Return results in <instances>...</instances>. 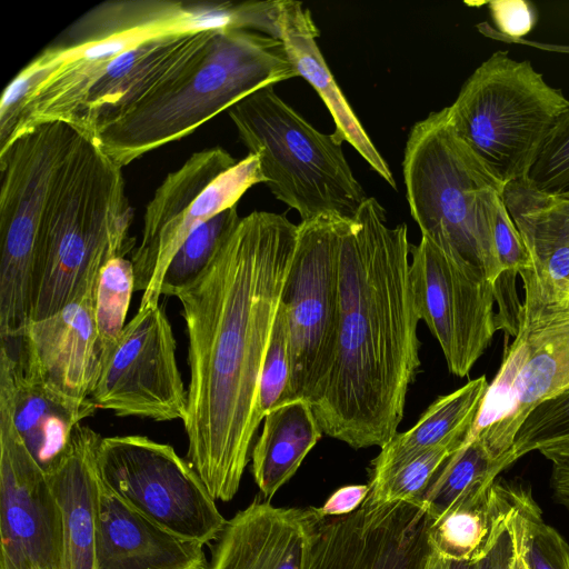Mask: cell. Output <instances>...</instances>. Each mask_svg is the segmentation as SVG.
Returning <instances> with one entry per match:
<instances>
[{"label": "cell", "mask_w": 569, "mask_h": 569, "mask_svg": "<svg viewBox=\"0 0 569 569\" xmlns=\"http://www.w3.org/2000/svg\"><path fill=\"white\" fill-rule=\"evenodd\" d=\"M298 224L253 211L176 297L188 335L187 460L214 500L239 490L263 417L259 385Z\"/></svg>", "instance_id": "cell-1"}, {"label": "cell", "mask_w": 569, "mask_h": 569, "mask_svg": "<svg viewBox=\"0 0 569 569\" xmlns=\"http://www.w3.org/2000/svg\"><path fill=\"white\" fill-rule=\"evenodd\" d=\"M410 250L407 224L388 227L371 197L341 236L336 352L311 407L323 433L353 449L382 448L398 433L420 367Z\"/></svg>", "instance_id": "cell-2"}, {"label": "cell", "mask_w": 569, "mask_h": 569, "mask_svg": "<svg viewBox=\"0 0 569 569\" xmlns=\"http://www.w3.org/2000/svg\"><path fill=\"white\" fill-rule=\"evenodd\" d=\"M119 167L78 130L49 190L36 247L30 320L94 295L103 266L134 250L132 209Z\"/></svg>", "instance_id": "cell-3"}, {"label": "cell", "mask_w": 569, "mask_h": 569, "mask_svg": "<svg viewBox=\"0 0 569 569\" xmlns=\"http://www.w3.org/2000/svg\"><path fill=\"white\" fill-rule=\"evenodd\" d=\"M296 77L298 72L279 39L246 29L218 30L189 74L94 139L123 168L192 133L249 94Z\"/></svg>", "instance_id": "cell-4"}, {"label": "cell", "mask_w": 569, "mask_h": 569, "mask_svg": "<svg viewBox=\"0 0 569 569\" xmlns=\"http://www.w3.org/2000/svg\"><path fill=\"white\" fill-rule=\"evenodd\" d=\"M217 31L162 34L108 60L48 67L26 99L12 138L47 121H64L97 138L189 74Z\"/></svg>", "instance_id": "cell-5"}, {"label": "cell", "mask_w": 569, "mask_h": 569, "mask_svg": "<svg viewBox=\"0 0 569 569\" xmlns=\"http://www.w3.org/2000/svg\"><path fill=\"white\" fill-rule=\"evenodd\" d=\"M402 172L421 236L478 268L493 283L499 270L487 199L506 184L456 134L447 107L412 126Z\"/></svg>", "instance_id": "cell-6"}, {"label": "cell", "mask_w": 569, "mask_h": 569, "mask_svg": "<svg viewBox=\"0 0 569 569\" xmlns=\"http://www.w3.org/2000/svg\"><path fill=\"white\" fill-rule=\"evenodd\" d=\"M519 276L525 296L518 328L467 433L502 470L512 465L510 450L527 416L569 387V280L533 267Z\"/></svg>", "instance_id": "cell-7"}, {"label": "cell", "mask_w": 569, "mask_h": 569, "mask_svg": "<svg viewBox=\"0 0 569 569\" xmlns=\"http://www.w3.org/2000/svg\"><path fill=\"white\" fill-rule=\"evenodd\" d=\"M264 87L229 109L239 138L259 157L272 194L301 220L319 216L351 219L367 199L333 133L310 124L273 90Z\"/></svg>", "instance_id": "cell-8"}, {"label": "cell", "mask_w": 569, "mask_h": 569, "mask_svg": "<svg viewBox=\"0 0 569 569\" xmlns=\"http://www.w3.org/2000/svg\"><path fill=\"white\" fill-rule=\"evenodd\" d=\"M569 108L528 60L498 50L447 107L456 134L505 184L527 179L551 129Z\"/></svg>", "instance_id": "cell-9"}, {"label": "cell", "mask_w": 569, "mask_h": 569, "mask_svg": "<svg viewBox=\"0 0 569 569\" xmlns=\"http://www.w3.org/2000/svg\"><path fill=\"white\" fill-rule=\"evenodd\" d=\"M78 129L38 123L0 148V338L22 336L30 321L38 232L54 172Z\"/></svg>", "instance_id": "cell-10"}, {"label": "cell", "mask_w": 569, "mask_h": 569, "mask_svg": "<svg viewBox=\"0 0 569 569\" xmlns=\"http://www.w3.org/2000/svg\"><path fill=\"white\" fill-rule=\"evenodd\" d=\"M260 182L264 179L257 154L236 160L221 147L192 153L163 179L146 208L142 240L130 259L134 291H142L138 309L159 305L166 270L190 233L237 206Z\"/></svg>", "instance_id": "cell-11"}, {"label": "cell", "mask_w": 569, "mask_h": 569, "mask_svg": "<svg viewBox=\"0 0 569 569\" xmlns=\"http://www.w3.org/2000/svg\"><path fill=\"white\" fill-rule=\"evenodd\" d=\"M348 218L301 220L283 286L291 356L290 400L312 406L329 377L339 328L340 242Z\"/></svg>", "instance_id": "cell-12"}, {"label": "cell", "mask_w": 569, "mask_h": 569, "mask_svg": "<svg viewBox=\"0 0 569 569\" xmlns=\"http://www.w3.org/2000/svg\"><path fill=\"white\" fill-rule=\"evenodd\" d=\"M96 461L101 481L157 525L203 545L221 535L227 520L172 446L140 435L101 437Z\"/></svg>", "instance_id": "cell-13"}, {"label": "cell", "mask_w": 569, "mask_h": 569, "mask_svg": "<svg viewBox=\"0 0 569 569\" xmlns=\"http://www.w3.org/2000/svg\"><path fill=\"white\" fill-rule=\"evenodd\" d=\"M410 256L419 318L439 342L449 371L463 378L497 331L493 286L481 270L426 237L411 246Z\"/></svg>", "instance_id": "cell-14"}, {"label": "cell", "mask_w": 569, "mask_h": 569, "mask_svg": "<svg viewBox=\"0 0 569 569\" xmlns=\"http://www.w3.org/2000/svg\"><path fill=\"white\" fill-rule=\"evenodd\" d=\"M119 417L183 421L187 390L176 358V339L163 307L138 309L103 357L89 396Z\"/></svg>", "instance_id": "cell-15"}, {"label": "cell", "mask_w": 569, "mask_h": 569, "mask_svg": "<svg viewBox=\"0 0 569 569\" xmlns=\"http://www.w3.org/2000/svg\"><path fill=\"white\" fill-rule=\"evenodd\" d=\"M62 516L47 473L0 402V569H59Z\"/></svg>", "instance_id": "cell-16"}, {"label": "cell", "mask_w": 569, "mask_h": 569, "mask_svg": "<svg viewBox=\"0 0 569 569\" xmlns=\"http://www.w3.org/2000/svg\"><path fill=\"white\" fill-rule=\"evenodd\" d=\"M431 521L421 507L403 501H365L350 515L321 518L311 569H427Z\"/></svg>", "instance_id": "cell-17"}, {"label": "cell", "mask_w": 569, "mask_h": 569, "mask_svg": "<svg viewBox=\"0 0 569 569\" xmlns=\"http://www.w3.org/2000/svg\"><path fill=\"white\" fill-rule=\"evenodd\" d=\"M197 2L120 0L102 2L77 19L32 61H103L162 34L197 31Z\"/></svg>", "instance_id": "cell-18"}, {"label": "cell", "mask_w": 569, "mask_h": 569, "mask_svg": "<svg viewBox=\"0 0 569 569\" xmlns=\"http://www.w3.org/2000/svg\"><path fill=\"white\" fill-rule=\"evenodd\" d=\"M320 520L313 507L256 499L227 520L208 569H311Z\"/></svg>", "instance_id": "cell-19"}, {"label": "cell", "mask_w": 569, "mask_h": 569, "mask_svg": "<svg viewBox=\"0 0 569 569\" xmlns=\"http://www.w3.org/2000/svg\"><path fill=\"white\" fill-rule=\"evenodd\" d=\"M0 402L10 409L20 438L46 473L67 452L77 426L97 409L48 389L29 362L21 336L1 339Z\"/></svg>", "instance_id": "cell-20"}, {"label": "cell", "mask_w": 569, "mask_h": 569, "mask_svg": "<svg viewBox=\"0 0 569 569\" xmlns=\"http://www.w3.org/2000/svg\"><path fill=\"white\" fill-rule=\"evenodd\" d=\"M21 337L29 362L48 389L72 403H91L106 352L94 323L93 295L30 320Z\"/></svg>", "instance_id": "cell-21"}, {"label": "cell", "mask_w": 569, "mask_h": 569, "mask_svg": "<svg viewBox=\"0 0 569 569\" xmlns=\"http://www.w3.org/2000/svg\"><path fill=\"white\" fill-rule=\"evenodd\" d=\"M203 546L157 525L100 479L94 522L96 569H208Z\"/></svg>", "instance_id": "cell-22"}, {"label": "cell", "mask_w": 569, "mask_h": 569, "mask_svg": "<svg viewBox=\"0 0 569 569\" xmlns=\"http://www.w3.org/2000/svg\"><path fill=\"white\" fill-rule=\"evenodd\" d=\"M269 36L283 43L298 76L313 87L329 109L336 124V138L341 143L351 144L373 171L397 189L388 163L372 143L326 63L317 43L319 31L309 9L299 1H273Z\"/></svg>", "instance_id": "cell-23"}, {"label": "cell", "mask_w": 569, "mask_h": 569, "mask_svg": "<svg viewBox=\"0 0 569 569\" xmlns=\"http://www.w3.org/2000/svg\"><path fill=\"white\" fill-rule=\"evenodd\" d=\"M101 436L78 425L67 452L47 476L62 516L59 569H96L94 522L99 492L96 451Z\"/></svg>", "instance_id": "cell-24"}, {"label": "cell", "mask_w": 569, "mask_h": 569, "mask_svg": "<svg viewBox=\"0 0 569 569\" xmlns=\"http://www.w3.org/2000/svg\"><path fill=\"white\" fill-rule=\"evenodd\" d=\"M516 485L495 481L463 498L429 527L432 550L448 561L479 562L507 529Z\"/></svg>", "instance_id": "cell-25"}, {"label": "cell", "mask_w": 569, "mask_h": 569, "mask_svg": "<svg viewBox=\"0 0 569 569\" xmlns=\"http://www.w3.org/2000/svg\"><path fill=\"white\" fill-rule=\"evenodd\" d=\"M323 431L306 399L270 410L251 451V472L264 500H270L299 469Z\"/></svg>", "instance_id": "cell-26"}, {"label": "cell", "mask_w": 569, "mask_h": 569, "mask_svg": "<svg viewBox=\"0 0 569 569\" xmlns=\"http://www.w3.org/2000/svg\"><path fill=\"white\" fill-rule=\"evenodd\" d=\"M506 207L532 260V267L569 280V198L535 188L527 179L506 183Z\"/></svg>", "instance_id": "cell-27"}, {"label": "cell", "mask_w": 569, "mask_h": 569, "mask_svg": "<svg viewBox=\"0 0 569 569\" xmlns=\"http://www.w3.org/2000/svg\"><path fill=\"white\" fill-rule=\"evenodd\" d=\"M488 386L486 376H481L435 400L412 428L396 433L380 448L379 455L371 461L370 477L397 468L441 445L465 438L476 420Z\"/></svg>", "instance_id": "cell-28"}, {"label": "cell", "mask_w": 569, "mask_h": 569, "mask_svg": "<svg viewBox=\"0 0 569 569\" xmlns=\"http://www.w3.org/2000/svg\"><path fill=\"white\" fill-rule=\"evenodd\" d=\"M501 471L483 443L466 435L433 477L419 507L436 520L463 498L491 486Z\"/></svg>", "instance_id": "cell-29"}, {"label": "cell", "mask_w": 569, "mask_h": 569, "mask_svg": "<svg viewBox=\"0 0 569 569\" xmlns=\"http://www.w3.org/2000/svg\"><path fill=\"white\" fill-rule=\"evenodd\" d=\"M507 528L528 569H569V543L543 520L530 490L518 485Z\"/></svg>", "instance_id": "cell-30"}, {"label": "cell", "mask_w": 569, "mask_h": 569, "mask_svg": "<svg viewBox=\"0 0 569 569\" xmlns=\"http://www.w3.org/2000/svg\"><path fill=\"white\" fill-rule=\"evenodd\" d=\"M238 204L199 224L181 244L168 266L161 295L176 297L210 263L221 242L240 221Z\"/></svg>", "instance_id": "cell-31"}, {"label": "cell", "mask_w": 569, "mask_h": 569, "mask_svg": "<svg viewBox=\"0 0 569 569\" xmlns=\"http://www.w3.org/2000/svg\"><path fill=\"white\" fill-rule=\"evenodd\" d=\"M462 440H452L397 468L370 477L366 501L376 505L403 501L419 506L433 477Z\"/></svg>", "instance_id": "cell-32"}, {"label": "cell", "mask_w": 569, "mask_h": 569, "mask_svg": "<svg viewBox=\"0 0 569 569\" xmlns=\"http://www.w3.org/2000/svg\"><path fill=\"white\" fill-rule=\"evenodd\" d=\"M133 291L131 260L126 257L109 260L100 271L93 295L94 323L106 352L127 325L126 317Z\"/></svg>", "instance_id": "cell-33"}, {"label": "cell", "mask_w": 569, "mask_h": 569, "mask_svg": "<svg viewBox=\"0 0 569 569\" xmlns=\"http://www.w3.org/2000/svg\"><path fill=\"white\" fill-rule=\"evenodd\" d=\"M291 356L288 320L279 303L266 350L259 385V407L262 417L273 408L290 401Z\"/></svg>", "instance_id": "cell-34"}, {"label": "cell", "mask_w": 569, "mask_h": 569, "mask_svg": "<svg viewBox=\"0 0 569 569\" xmlns=\"http://www.w3.org/2000/svg\"><path fill=\"white\" fill-rule=\"evenodd\" d=\"M569 438V387L540 402L518 429L510 450L511 463L541 447Z\"/></svg>", "instance_id": "cell-35"}, {"label": "cell", "mask_w": 569, "mask_h": 569, "mask_svg": "<svg viewBox=\"0 0 569 569\" xmlns=\"http://www.w3.org/2000/svg\"><path fill=\"white\" fill-rule=\"evenodd\" d=\"M527 180L547 193L569 191V108L551 129Z\"/></svg>", "instance_id": "cell-36"}, {"label": "cell", "mask_w": 569, "mask_h": 569, "mask_svg": "<svg viewBox=\"0 0 569 569\" xmlns=\"http://www.w3.org/2000/svg\"><path fill=\"white\" fill-rule=\"evenodd\" d=\"M487 209L499 274L505 271L519 274L531 268L529 251L506 207L503 189H495L489 193Z\"/></svg>", "instance_id": "cell-37"}, {"label": "cell", "mask_w": 569, "mask_h": 569, "mask_svg": "<svg viewBox=\"0 0 569 569\" xmlns=\"http://www.w3.org/2000/svg\"><path fill=\"white\" fill-rule=\"evenodd\" d=\"M496 28L513 40L528 34L536 26L538 13L526 0H497L488 3Z\"/></svg>", "instance_id": "cell-38"}, {"label": "cell", "mask_w": 569, "mask_h": 569, "mask_svg": "<svg viewBox=\"0 0 569 569\" xmlns=\"http://www.w3.org/2000/svg\"><path fill=\"white\" fill-rule=\"evenodd\" d=\"M518 273L505 271L493 281L495 301L498 312L495 316L496 330H503L507 337H515L521 302L518 299L516 277Z\"/></svg>", "instance_id": "cell-39"}, {"label": "cell", "mask_w": 569, "mask_h": 569, "mask_svg": "<svg viewBox=\"0 0 569 569\" xmlns=\"http://www.w3.org/2000/svg\"><path fill=\"white\" fill-rule=\"evenodd\" d=\"M369 491V485L343 486L332 492L321 507L313 508L321 518L350 515L363 505Z\"/></svg>", "instance_id": "cell-40"}, {"label": "cell", "mask_w": 569, "mask_h": 569, "mask_svg": "<svg viewBox=\"0 0 569 569\" xmlns=\"http://www.w3.org/2000/svg\"><path fill=\"white\" fill-rule=\"evenodd\" d=\"M511 555L512 540L507 528L490 552L477 562L476 569H508Z\"/></svg>", "instance_id": "cell-41"}, {"label": "cell", "mask_w": 569, "mask_h": 569, "mask_svg": "<svg viewBox=\"0 0 569 569\" xmlns=\"http://www.w3.org/2000/svg\"><path fill=\"white\" fill-rule=\"evenodd\" d=\"M552 467L569 469V438L546 445L538 450Z\"/></svg>", "instance_id": "cell-42"}, {"label": "cell", "mask_w": 569, "mask_h": 569, "mask_svg": "<svg viewBox=\"0 0 569 569\" xmlns=\"http://www.w3.org/2000/svg\"><path fill=\"white\" fill-rule=\"evenodd\" d=\"M550 480L556 501L569 510V469L552 467Z\"/></svg>", "instance_id": "cell-43"}, {"label": "cell", "mask_w": 569, "mask_h": 569, "mask_svg": "<svg viewBox=\"0 0 569 569\" xmlns=\"http://www.w3.org/2000/svg\"><path fill=\"white\" fill-rule=\"evenodd\" d=\"M427 569H449V561L432 552Z\"/></svg>", "instance_id": "cell-44"}, {"label": "cell", "mask_w": 569, "mask_h": 569, "mask_svg": "<svg viewBox=\"0 0 569 569\" xmlns=\"http://www.w3.org/2000/svg\"><path fill=\"white\" fill-rule=\"evenodd\" d=\"M508 569H528L525 559L518 551L513 549V547Z\"/></svg>", "instance_id": "cell-45"}, {"label": "cell", "mask_w": 569, "mask_h": 569, "mask_svg": "<svg viewBox=\"0 0 569 569\" xmlns=\"http://www.w3.org/2000/svg\"><path fill=\"white\" fill-rule=\"evenodd\" d=\"M477 563L466 561H449V569H476Z\"/></svg>", "instance_id": "cell-46"}, {"label": "cell", "mask_w": 569, "mask_h": 569, "mask_svg": "<svg viewBox=\"0 0 569 569\" xmlns=\"http://www.w3.org/2000/svg\"><path fill=\"white\" fill-rule=\"evenodd\" d=\"M559 196H562V197H566V198H569V191L563 193V194H559Z\"/></svg>", "instance_id": "cell-47"}]
</instances>
